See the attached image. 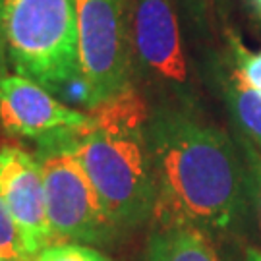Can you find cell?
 Returning a JSON list of instances; mask_svg holds the SVG:
<instances>
[{
    "label": "cell",
    "instance_id": "6da1fadb",
    "mask_svg": "<svg viewBox=\"0 0 261 261\" xmlns=\"http://www.w3.org/2000/svg\"><path fill=\"white\" fill-rule=\"evenodd\" d=\"M157 205L153 221L226 234L244 223L252 180L242 147L205 114L149 105L147 114Z\"/></svg>",
    "mask_w": 261,
    "mask_h": 261
},
{
    "label": "cell",
    "instance_id": "7a4b0ae2",
    "mask_svg": "<svg viewBox=\"0 0 261 261\" xmlns=\"http://www.w3.org/2000/svg\"><path fill=\"white\" fill-rule=\"evenodd\" d=\"M89 114V124L70 134V147L116 232H132L153 221L157 205L149 103L136 89Z\"/></svg>",
    "mask_w": 261,
    "mask_h": 261
},
{
    "label": "cell",
    "instance_id": "3957f363",
    "mask_svg": "<svg viewBox=\"0 0 261 261\" xmlns=\"http://www.w3.org/2000/svg\"><path fill=\"white\" fill-rule=\"evenodd\" d=\"M0 33L14 74L85 107L75 0H0Z\"/></svg>",
    "mask_w": 261,
    "mask_h": 261
},
{
    "label": "cell",
    "instance_id": "277c9868",
    "mask_svg": "<svg viewBox=\"0 0 261 261\" xmlns=\"http://www.w3.org/2000/svg\"><path fill=\"white\" fill-rule=\"evenodd\" d=\"M182 18V0H132L134 85L149 105L205 114Z\"/></svg>",
    "mask_w": 261,
    "mask_h": 261
},
{
    "label": "cell",
    "instance_id": "5b68a950",
    "mask_svg": "<svg viewBox=\"0 0 261 261\" xmlns=\"http://www.w3.org/2000/svg\"><path fill=\"white\" fill-rule=\"evenodd\" d=\"M77 55L85 109L136 91L132 66V0H75Z\"/></svg>",
    "mask_w": 261,
    "mask_h": 261
},
{
    "label": "cell",
    "instance_id": "8992f818",
    "mask_svg": "<svg viewBox=\"0 0 261 261\" xmlns=\"http://www.w3.org/2000/svg\"><path fill=\"white\" fill-rule=\"evenodd\" d=\"M70 134L39 141L35 153L45 180L53 240L105 246L120 234L112 226L97 192L74 157Z\"/></svg>",
    "mask_w": 261,
    "mask_h": 261
},
{
    "label": "cell",
    "instance_id": "52a82bcc",
    "mask_svg": "<svg viewBox=\"0 0 261 261\" xmlns=\"http://www.w3.org/2000/svg\"><path fill=\"white\" fill-rule=\"evenodd\" d=\"M89 120V111L66 105L29 77L8 74L0 84V128L10 136L39 143L82 130Z\"/></svg>",
    "mask_w": 261,
    "mask_h": 261
},
{
    "label": "cell",
    "instance_id": "ba28073f",
    "mask_svg": "<svg viewBox=\"0 0 261 261\" xmlns=\"http://www.w3.org/2000/svg\"><path fill=\"white\" fill-rule=\"evenodd\" d=\"M0 197L16 223L23 252L31 259L53 242L45 180L35 155L12 145L0 149Z\"/></svg>",
    "mask_w": 261,
    "mask_h": 261
},
{
    "label": "cell",
    "instance_id": "9c48e42d",
    "mask_svg": "<svg viewBox=\"0 0 261 261\" xmlns=\"http://www.w3.org/2000/svg\"><path fill=\"white\" fill-rule=\"evenodd\" d=\"M145 261H221L207 234L190 224L153 221L145 242Z\"/></svg>",
    "mask_w": 261,
    "mask_h": 261
},
{
    "label": "cell",
    "instance_id": "30bf717a",
    "mask_svg": "<svg viewBox=\"0 0 261 261\" xmlns=\"http://www.w3.org/2000/svg\"><path fill=\"white\" fill-rule=\"evenodd\" d=\"M215 77L240 138L261 153V91L253 89L234 72L228 60L213 66Z\"/></svg>",
    "mask_w": 261,
    "mask_h": 261
},
{
    "label": "cell",
    "instance_id": "8fae6325",
    "mask_svg": "<svg viewBox=\"0 0 261 261\" xmlns=\"http://www.w3.org/2000/svg\"><path fill=\"white\" fill-rule=\"evenodd\" d=\"M226 53H228V64L234 68V72L250 87L261 91V50L257 53L248 50L242 39L234 31L226 29Z\"/></svg>",
    "mask_w": 261,
    "mask_h": 261
},
{
    "label": "cell",
    "instance_id": "7c38bea8",
    "mask_svg": "<svg viewBox=\"0 0 261 261\" xmlns=\"http://www.w3.org/2000/svg\"><path fill=\"white\" fill-rule=\"evenodd\" d=\"M29 261H112L93 246L77 242L48 244Z\"/></svg>",
    "mask_w": 261,
    "mask_h": 261
},
{
    "label": "cell",
    "instance_id": "4fadbf2b",
    "mask_svg": "<svg viewBox=\"0 0 261 261\" xmlns=\"http://www.w3.org/2000/svg\"><path fill=\"white\" fill-rule=\"evenodd\" d=\"M0 257H4L6 261H29L23 252V244L16 223L8 213L2 197H0Z\"/></svg>",
    "mask_w": 261,
    "mask_h": 261
},
{
    "label": "cell",
    "instance_id": "5bb4252c",
    "mask_svg": "<svg viewBox=\"0 0 261 261\" xmlns=\"http://www.w3.org/2000/svg\"><path fill=\"white\" fill-rule=\"evenodd\" d=\"M182 4L184 14L197 31L209 28L211 21L221 19L226 12V0H182Z\"/></svg>",
    "mask_w": 261,
    "mask_h": 261
},
{
    "label": "cell",
    "instance_id": "9a60e30c",
    "mask_svg": "<svg viewBox=\"0 0 261 261\" xmlns=\"http://www.w3.org/2000/svg\"><path fill=\"white\" fill-rule=\"evenodd\" d=\"M240 147L244 151V157L248 163V170H250V180H252V201L255 203L257 209V217H259L261 226V153L252 143L240 138Z\"/></svg>",
    "mask_w": 261,
    "mask_h": 261
},
{
    "label": "cell",
    "instance_id": "2e32d148",
    "mask_svg": "<svg viewBox=\"0 0 261 261\" xmlns=\"http://www.w3.org/2000/svg\"><path fill=\"white\" fill-rule=\"evenodd\" d=\"M8 55H6V47H4V39H2V33H0V84L2 80L8 75Z\"/></svg>",
    "mask_w": 261,
    "mask_h": 261
},
{
    "label": "cell",
    "instance_id": "e0dca14e",
    "mask_svg": "<svg viewBox=\"0 0 261 261\" xmlns=\"http://www.w3.org/2000/svg\"><path fill=\"white\" fill-rule=\"evenodd\" d=\"M248 4H250L252 12L255 14V18L261 21V0H248Z\"/></svg>",
    "mask_w": 261,
    "mask_h": 261
},
{
    "label": "cell",
    "instance_id": "ac0fdd59",
    "mask_svg": "<svg viewBox=\"0 0 261 261\" xmlns=\"http://www.w3.org/2000/svg\"><path fill=\"white\" fill-rule=\"evenodd\" d=\"M246 261H261V252L259 250H248L246 253Z\"/></svg>",
    "mask_w": 261,
    "mask_h": 261
},
{
    "label": "cell",
    "instance_id": "d6986e66",
    "mask_svg": "<svg viewBox=\"0 0 261 261\" xmlns=\"http://www.w3.org/2000/svg\"><path fill=\"white\" fill-rule=\"evenodd\" d=\"M0 261H6V259H4V257H0Z\"/></svg>",
    "mask_w": 261,
    "mask_h": 261
}]
</instances>
